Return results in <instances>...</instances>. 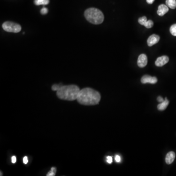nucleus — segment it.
Returning <instances> with one entry per match:
<instances>
[{"label":"nucleus","instance_id":"obj_1","mask_svg":"<svg viewBox=\"0 0 176 176\" xmlns=\"http://www.w3.org/2000/svg\"><path fill=\"white\" fill-rule=\"evenodd\" d=\"M100 99L99 92L90 88H86L80 90L77 100L82 105L90 106L98 104Z\"/></svg>","mask_w":176,"mask_h":176},{"label":"nucleus","instance_id":"obj_14","mask_svg":"<svg viewBox=\"0 0 176 176\" xmlns=\"http://www.w3.org/2000/svg\"><path fill=\"white\" fill-rule=\"evenodd\" d=\"M50 0H35V4L36 6L47 5L49 4Z\"/></svg>","mask_w":176,"mask_h":176},{"label":"nucleus","instance_id":"obj_19","mask_svg":"<svg viewBox=\"0 0 176 176\" xmlns=\"http://www.w3.org/2000/svg\"><path fill=\"white\" fill-rule=\"evenodd\" d=\"M107 162L108 163H112L113 162V158L112 157H110V156H108L107 157Z\"/></svg>","mask_w":176,"mask_h":176},{"label":"nucleus","instance_id":"obj_4","mask_svg":"<svg viewBox=\"0 0 176 176\" xmlns=\"http://www.w3.org/2000/svg\"><path fill=\"white\" fill-rule=\"evenodd\" d=\"M2 27L4 30L8 32L18 33L21 31L20 25L12 22H6L2 24Z\"/></svg>","mask_w":176,"mask_h":176},{"label":"nucleus","instance_id":"obj_10","mask_svg":"<svg viewBox=\"0 0 176 176\" xmlns=\"http://www.w3.org/2000/svg\"><path fill=\"white\" fill-rule=\"evenodd\" d=\"M168 11H169V8L168 6H167L166 5L162 4L158 6L157 13L160 16H162L168 12Z\"/></svg>","mask_w":176,"mask_h":176},{"label":"nucleus","instance_id":"obj_13","mask_svg":"<svg viewBox=\"0 0 176 176\" xmlns=\"http://www.w3.org/2000/svg\"><path fill=\"white\" fill-rule=\"evenodd\" d=\"M166 5L169 8L175 9L176 8V0H166Z\"/></svg>","mask_w":176,"mask_h":176},{"label":"nucleus","instance_id":"obj_22","mask_svg":"<svg viewBox=\"0 0 176 176\" xmlns=\"http://www.w3.org/2000/svg\"><path fill=\"white\" fill-rule=\"evenodd\" d=\"M23 162L25 164H27V162H28V158H27V157H25L23 158Z\"/></svg>","mask_w":176,"mask_h":176},{"label":"nucleus","instance_id":"obj_8","mask_svg":"<svg viewBox=\"0 0 176 176\" xmlns=\"http://www.w3.org/2000/svg\"><path fill=\"white\" fill-rule=\"evenodd\" d=\"M148 63L147 57L145 54H141L138 56L137 59V65L140 68H144Z\"/></svg>","mask_w":176,"mask_h":176},{"label":"nucleus","instance_id":"obj_12","mask_svg":"<svg viewBox=\"0 0 176 176\" xmlns=\"http://www.w3.org/2000/svg\"><path fill=\"white\" fill-rule=\"evenodd\" d=\"M169 101L167 98L166 97L165 100L162 102L158 104V109L160 111H163L166 109L167 107L169 105Z\"/></svg>","mask_w":176,"mask_h":176},{"label":"nucleus","instance_id":"obj_23","mask_svg":"<svg viewBox=\"0 0 176 176\" xmlns=\"http://www.w3.org/2000/svg\"><path fill=\"white\" fill-rule=\"evenodd\" d=\"M11 161L13 163H15L16 162V158L15 156H13L12 158H11Z\"/></svg>","mask_w":176,"mask_h":176},{"label":"nucleus","instance_id":"obj_3","mask_svg":"<svg viewBox=\"0 0 176 176\" xmlns=\"http://www.w3.org/2000/svg\"><path fill=\"white\" fill-rule=\"evenodd\" d=\"M84 15L88 21L95 25L101 24L104 21L103 13L97 8H88L85 11Z\"/></svg>","mask_w":176,"mask_h":176},{"label":"nucleus","instance_id":"obj_5","mask_svg":"<svg viewBox=\"0 0 176 176\" xmlns=\"http://www.w3.org/2000/svg\"><path fill=\"white\" fill-rule=\"evenodd\" d=\"M158 81L157 78L156 77H152L149 75H145L142 77L141 79V82L142 84H156Z\"/></svg>","mask_w":176,"mask_h":176},{"label":"nucleus","instance_id":"obj_16","mask_svg":"<svg viewBox=\"0 0 176 176\" xmlns=\"http://www.w3.org/2000/svg\"><path fill=\"white\" fill-rule=\"evenodd\" d=\"M56 172V169L55 167H52L51 169V171L49 172L47 174V176H54L55 175Z\"/></svg>","mask_w":176,"mask_h":176},{"label":"nucleus","instance_id":"obj_7","mask_svg":"<svg viewBox=\"0 0 176 176\" xmlns=\"http://www.w3.org/2000/svg\"><path fill=\"white\" fill-rule=\"evenodd\" d=\"M169 57L166 55L162 56L159 57L155 62V65L157 67H162L169 61Z\"/></svg>","mask_w":176,"mask_h":176},{"label":"nucleus","instance_id":"obj_2","mask_svg":"<svg viewBox=\"0 0 176 176\" xmlns=\"http://www.w3.org/2000/svg\"><path fill=\"white\" fill-rule=\"evenodd\" d=\"M80 90L76 85L62 86L57 91V96L60 99L65 100L73 101L77 100Z\"/></svg>","mask_w":176,"mask_h":176},{"label":"nucleus","instance_id":"obj_21","mask_svg":"<svg viewBox=\"0 0 176 176\" xmlns=\"http://www.w3.org/2000/svg\"><path fill=\"white\" fill-rule=\"evenodd\" d=\"M157 100L159 102H160V103H162V102H163L164 100L163 99V98L162 97V96H158V97L157 98Z\"/></svg>","mask_w":176,"mask_h":176},{"label":"nucleus","instance_id":"obj_9","mask_svg":"<svg viewBox=\"0 0 176 176\" xmlns=\"http://www.w3.org/2000/svg\"><path fill=\"white\" fill-rule=\"evenodd\" d=\"M160 37L157 35H153L150 36L147 40V44L148 46L151 47L157 44L160 41Z\"/></svg>","mask_w":176,"mask_h":176},{"label":"nucleus","instance_id":"obj_18","mask_svg":"<svg viewBox=\"0 0 176 176\" xmlns=\"http://www.w3.org/2000/svg\"><path fill=\"white\" fill-rule=\"evenodd\" d=\"M41 13L43 15H45V14H47L48 12V10L46 7H43L41 10Z\"/></svg>","mask_w":176,"mask_h":176},{"label":"nucleus","instance_id":"obj_20","mask_svg":"<svg viewBox=\"0 0 176 176\" xmlns=\"http://www.w3.org/2000/svg\"><path fill=\"white\" fill-rule=\"evenodd\" d=\"M115 160H116V162H121V158L120 156L118 155H117L115 157Z\"/></svg>","mask_w":176,"mask_h":176},{"label":"nucleus","instance_id":"obj_6","mask_svg":"<svg viewBox=\"0 0 176 176\" xmlns=\"http://www.w3.org/2000/svg\"><path fill=\"white\" fill-rule=\"evenodd\" d=\"M138 21L141 25L144 26L147 28H151L154 25L153 22L151 20H147L145 16L139 18Z\"/></svg>","mask_w":176,"mask_h":176},{"label":"nucleus","instance_id":"obj_24","mask_svg":"<svg viewBox=\"0 0 176 176\" xmlns=\"http://www.w3.org/2000/svg\"><path fill=\"white\" fill-rule=\"evenodd\" d=\"M154 1L155 0H146V2L148 4H152L154 2Z\"/></svg>","mask_w":176,"mask_h":176},{"label":"nucleus","instance_id":"obj_17","mask_svg":"<svg viewBox=\"0 0 176 176\" xmlns=\"http://www.w3.org/2000/svg\"><path fill=\"white\" fill-rule=\"evenodd\" d=\"M62 86L60 85V84H55V85H53V86H52L51 89H52V90H53L54 91L57 92L60 88Z\"/></svg>","mask_w":176,"mask_h":176},{"label":"nucleus","instance_id":"obj_11","mask_svg":"<svg viewBox=\"0 0 176 176\" xmlns=\"http://www.w3.org/2000/svg\"><path fill=\"white\" fill-rule=\"evenodd\" d=\"M175 153L174 152L171 151L169 152V153H167L166 158V163L167 164H170L173 163L175 160Z\"/></svg>","mask_w":176,"mask_h":176},{"label":"nucleus","instance_id":"obj_15","mask_svg":"<svg viewBox=\"0 0 176 176\" xmlns=\"http://www.w3.org/2000/svg\"><path fill=\"white\" fill-rule=\"evenodd\" d=\"M170 32L172 35L176 36V24L173 25L170 28Z\"/></svg>","mask_w":176,"mask_h":176}]
</instances>
